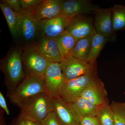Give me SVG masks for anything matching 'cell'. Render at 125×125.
<instances>
[{"label": "cell", "instance_id": "23", "mask_svg": "<svg viewBox=\"0 0 125 125\" xmlns=\"http://www.w3.org/2000/svg\"><path fill=\"white\" fill-rule=\"evenodd\" d=\"M97 116L101 125H114L112 110L107 103L98 107Z\"/></svg>", "mask_w": 125, "mask_h": 125}, {"label": "cell", "instance_id": "10", "mask_svg": "<svg viewBox=\"0 0 125 125\" xmlns=\"http://www.w3.org/2000/svg\"><path fill=\"white\" fill-rule=\"evenodd\" d=\"M63 0H42L32 9L33 17L38 22L61 16Z\"/></svg>", "mask_w": 125, "mask_h": 125}, {"label": "cell", "instance_id": "7", "mask_svg": "<svg viewBox=\"0 0 125 125\" xmlns=\"http://www.w3.org/2000/svg\"><path fill=\"white\" fill-rule=\"evenodd\" d=\"M60 64L65 81L96 71L95 64L81 60L72 56L63 59Z\"/></svg>", "mask_w": 125, "mask_h": 125}, {"label": "cell", "instance_id": "21", "mask_svg": "<svg viewBox=\"0 0 125 125\" xmlns=\"http://www.w3.org/2000/svg\"><path fill=\"white\" fill-rule=\"evenodd\" d=\"M0 8L6 20L11 35L16 37L20 34L17 13L2 2L0 3Z\"/></svg>", "mask_w": 125, "mask_h": 125}, {"label": "cell", "instance_id": "22", "mask_svg": "<svg viewBox=\"0 0 125 125\" xmlns=\"http://www.w3.org/2000/svg\"><path fill=\"white\" fill-rule=\"evenodd\" d=\"M114 32L125 30V6L116 4L112 7Z\"/></svg>", "mask_w": 125, "mask_h": 125}, {"label": "cell", "instance_id": "2", "mask_svg": "<svg viewBox=\"0 0 125 125\" xmlns=\"http://www.w3.org/2000/svg\"><path fill=\"white\" fill-rule=\"evenodd\" d=\"M20 109L25 118L42 122L53 111V99L46 92H42L29 99Z\"/></svg>", "mask_w": 125, "mask_h": 125}, {"label": "cell", "instance_id": "28", "mask_svg": "<svg viewBox=\"0 0 125 125\" xmlns=\"http://www.w3.org/2000/svg\"><path fill=\"white\" fill-rule=\"evenodd\" d=\"M42 125H61L54 112L47 116L42 122Z\"/></svg>", "mask_w": 125, "mask_h": 125}, {"label": "cell", "instance_id": "17", "mask_svg": "<svg viewBox=\"0 0 125 125\" xmlns=\"http://www.w3.org/2000/svg\"><path fill=\"white\" fill-rule=\"evenodd\" d=\"M79 118L87 116H97L98 107L83 97H80L67 102Z\"/></svg>", "mask_w": 125, "mask_h": 125}, {"label": "cell", "instance_id": "19", "mask_svg": "<svg viewBox=\"0 0 125 125\" xmlns=\"http://www.w3.org/2000/svg\"><path fill=\"white\" fill-rule=\"evenodd\" d=\"M111 37L102 36L96 33L92 37L91 48L87 62L95 64L96 60L105 44Z\"/></svg>", "mask_w": 125, "mask_h": 125}, {"label": "cell", "instance_id": "3", "mask_svg": "<svg viewBox=\"0 0 125 125\" xmlns=\"http://www.w3.org/2000/svg\"><path fill=\"white\" fill-rule=\"evenodd\" d=\"M99 80L96 71H94L65 81L61 89L60 97L66 102H71L80 97L86 88Z\"/></svg>", "mask_w": 125, "mask_h": 125}, {"label": "cell", "instance_id": "13", "mask_svg": "<svg viewBox=\"0 0 125 125\" xmlns=\"http://www.w3.org/2000/svg\"><path fill=\"white\" fill-rule=\"evenodd\" d=\"M67 20L61 16L41 21L38 22L39 28L46 37L56 38L65 31Z\"/></svg>", "mask_w": 125, "mask_h": 125}, {"label": "cell", "instance_id": "25", "mask_svg": "<svg viewBox=\"0 0 125 125\" xmlns=\"http://www.w3.org/2000/svg\"><path fill=\"white\" fill-rule=\"evenodd\" d=\"M1 2L9 6L13 11L18 14L22 15L24 13L20 0H2Z\"/></svg>", "mask_w": 125, "mask_h": 125}, {"label": "cell", "instance_id": "27", "mask_svg": "<svg viewBox=\"0 0 125 125\" xmlns=\"http://www.w3.org/2000/svg\"><path fill=\"white\" fill-rule=\"evenodd\" d=\"M42 0H20L24 11L33 9Z\"/></svg>", "mask_w": 125, "mask_h": 125}, {"label": "cell", "instance_id": "32", "mask_svg": "<svg viewBox=\"0 0 125 125\" xmlns=\"http://www.w3.org/2000/svg\"><path fill=\"white\" fill-rule=\"evenodd\" d=\"M4 111L0 108V125H6L4 116Z\"/></svg>", "mask_w": 125, "mask_h": 125}, {"label": "cell", "instance_id": "15", "mask_svg": "<svg viewBox=\"0 0 125 125\" xmlns=\"http://www.w3.org/2000/svg\"><path fill=\"white\" fill-rule=\"evenodd\" d=\"M35 47L49 62L60 63L63 60L56 38L45 37Z\"/></svg>", "mask_w": 125, "mask_h": 125}, {"label": "cell", "instance_id": "24", "mask_svg": "<svg viewBox=\"0 0 125 125\" xmlns=\"http://www.w3.org/2000/svg\"><path fill=\"white\" fill-rule=\"evenodd\" d=\"M114 125H125V103L113 102L111 106Z\"/></svg>", "mask_w": 125, "mask_h": 125}, {"label": "cell", "instance_id": "31", "mask_svg": "<svg viewBox=\"0 0 125 125\" xmlns=\"http://www.w3.org/2000/svg\"><path fill=\"white\" fill-rule=\"evenodd\" d=\"M24 125H42V123L29 118H25Z\"/></svg>", "mask_w": 125, "mask_h": 125}, {"label": "cell", "instance_id": "26", "mask_svg": "<svg viewBox=\"0 0 125 125\" xmlns=\"http://www.w3.org/2000/svg\"><path fill=\"white\" fill-rule=\"evenodd\" d=\"M79 125H101L97 116H87L79 118Z\"/></svg>", "mask_w": 125, "mask_h": 125}, {"label": "cell", "instance_id": "1", "mask_svg": "<svg viewBox=\"0 0 125 125\" xmlns=\"http://www.w3.org/2000/svg\"><path fill=\"white\" fill-rule=\"evenodd\" d=\"M46 92L43 77L26 76L16 87L7 92V96L11 103L21 109L31 97Z\"/></svg>", "mask_w": 125, "mask_h": 125}, {"label": "cell", "instance_id": "5", "mask_svg": "<svg viewBox=\"0 0 125 125\" xmlns=\"http://www.w3.org/2000/svg\"><path fill=\"white\" fill-rule=\"evenodd\" d=\"M22 57L23 67L24 66L27 72L26 76L43 77L51 63L39 52L35 46L27 48Z\"/></svg>", "mask_w": 125, "mask_h": 125}, {"label": "cell", "instance_id": "16", "mask_svg": "<svg viewBox=\"0 0 125 125\" xmlns=\"http://www.w3.org/2000/svg\"><path fill=\"white\" fill-rule=\"evenodd\" d=\"M102 83L99 80L88 86L82 93L80 97L85 98L99 107L107 103L106 93Z\"/></svg>", "mask_w": 125, "mask_h": 125}, {"label": "cell", "instance_id": "30", "mask_svg": "<svg viewBox=\"0 0 125 125\" xmlns=\"http://www.w3.org/2000/svg\"><path fill=\"white\" fill-rule=\"evenodd\" d=\"M25 118L21 113L12 121L9 125H24Z\"/></svg>", "mask_w": 125, "mask_h": 125}, {"label": "cell", "instance_id": "4", "mask_svg": "<svg viewBox=\"0 0 125 125\" xmlns=\"http://www.w3.org/2000/svg\"><path fill=\"white\" fill-rule=\"evenodd\" d=\"M6 75V85L8 92L14 89L24 79L22 57L20 52L13 51L7 58L4 66Z\"/></svg>", "mask_w": 125, "mask_h": 125}, {"label": "cell", "instance_id": "14", "mask_svg": "<svg viewBox=\"0 0 125 125\" xmlns=\"http://www.w3.org/2000/svg\"><path fill=\"white\" fill-rule=\"evenodd\" d=\"M17 14L20 34H21L26 40H32L39 28L38 22L33 17L32 9L25 10L22 15Z\"/></svg>", "mask_w": 125, "mask_h": 125}, {"label": "cell", "instance_id": "18", "mask_svg": "<svg viewBox=\"0 0 125 125\" xmlns=\"http://www.w3.org/2000/svg\"><path fill=\"white\" fill-rule=\"evenodd\" d=\"M56 39L63 59L72 56V51L78 40L66 31Z\"/></svg>", "mask_w": 125, "mask_h": 125}, {"label": "cell", "instance_id": "9", "mask_svg": "<svg viewBox=\"0 0 125 125\" xmlns=\"http://www.w3.org/2000/svg\"><path fill=\"white\" fill-rule=\"evenodd\" d=\"M100 8L89 0H63L61 16L69 20L77 16L95 14Z\"/></svg>", "mask_w": 125, "mask_h": 125}, {"label": "cell", "instance_id": "12", "mask_svg": "<svg viewBox=\"0 0 125 125\" xmlns=\"http://www.w3.org/2000/svg\"><path fill=\"white\" fill-rule=\"evenodd\" d=\"M95 14L94 25L96 33L102 36L111 37L114 32L113 28L112 7L100 8Z\"/></svg>", "mask_w": 125, "mask_h": 125}, {"label": "cell", "instance_id": "29", "mask_svg": "<svg viewBox=\"0 0 125 125\" xmlns=\"http://www.w3.org/2000/svg\"><path fill=\"white\" fill-rule=\"evenodd\" d=\"M0 106L1 108H2L6 113L7 115H10V111L7 107L5 99L2 93L1 92H0Z\"/></svg>", "mask_w": 125, "mask_h": 125}, {"label": "cell", "instance_id": "6", "mask_svg": "<svg viewBox=\"0 0 125 125\" xmlns=\"http://www.w3.org/2000/svg\"><path fill=\"white\" fill-rule=\"evenodd\" d=\"M43 78L47 93L53 99L60 97L61 89L65 81L60 63L51 62Z\"/></svg>", "mask_w": 125, "mask_h": 125}, {"label": "cell", "instance_id": "11", "mask_svg": "<svg viewBox=\"0 0 125 125\" xmlns=\"http://www.w3.org/2000/svg\"><path fill=\"white\" fill-rule=\"evenodd\" d=\"M54 110L61 125H79L77 116L67 102L60 97L53 99Z\"/></svg>", "mask_w": 125, "mask_h": 125}, {"label": "cell", "instance_id": "20", "mask_svg": "<svg viewBox=\"0 0 125 125\" xmlns=\"http://www.w3.org/2000/svg\"><path fill=\"white\" fill-rule=\"evenodd\" d=\"M92 37L81 39L77 41L72 51V56L87 61L90 52Z\"/></svg>", "mask_w": 125, "mask_h": 125}, {"label": "cell", "instance_id": "8", "mask_svg": "<svg viewBox=\"0 0 125 125\" xmlns=\"http://www.w3.org/2000/svg\"><path fill=\"white\" fill-rule=\"evenodd\" d=\"M65 31L77 40L96 33L92 18L85 15L77 16L67 20Z\"/></svg>", "mask_w": 125, "mask_h": 125}]
</instances>
